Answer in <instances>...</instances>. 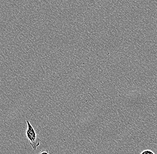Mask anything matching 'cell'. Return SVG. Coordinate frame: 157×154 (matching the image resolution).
<instances>
[{
    "label": "cell",
    "instance_id": "obj_1",
    "mask_svg": "<svg viewBox=\"0 0 157 154\" xmlns=\"http://www.w3.org/2000/svg\"><path fill=\"white\" fill-rule=\"evenodd\" d=\"M26 122L27 125V129L25 132L26 137L32 149L36 150L40 145L41 140L29 121L26 120Z\"/></svg>",
    "mask_w": 157,
    "mask_h": 154
},
{
    "label": "cell",
    "instance_id": "obj_3",
    "mask_svg": "<svg viewBox=\"0 0 157 154\" xmlns=\"http://www.w3.org/2000/svg\"><path fill=\"white\" fill-rule=\"evenodd\" d=\"M39 154H50L48 150H43L40 151Z\"/></svg>",
    "mask_w": 157,
    "mask_h": 154
},
{
    "label": "cell",
    "instance_id": "obj_2",
    "mask_svg": "<svg viewBox=\"0 0 157 154\" xmlns=\"http://www.w3.org/2000/svg\"><path fill=\"white\" fill-rule=\"evenodd\" d=\"M140 154H155L154 152L151 150H147L143 151Z\"/></svg>",
    "mask_w": 157,
    "mask_h": 154
}]
</instances>
